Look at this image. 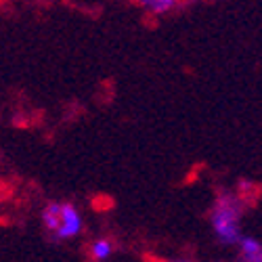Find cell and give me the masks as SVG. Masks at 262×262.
I'll list each match as a JSON object with an SVG mask.
<instances>
[{
    "label": "cell",
    "mask_w": 262,
    "mask_h": 262,
    "mask_svg": "<svg viewBox=\"0 0 262 262\" xmlns=\"http://www.w3.org/2000/svg\"><path fill=\"white\" fill-rule=\"evenodd\" d=\"M210 223L216 239L223 246H237L242 239V204L235 195H218L210 212Z\"/></svg>",
    "instance_id": "cell-1"
},
{
    "label": "cell",
    "mask_w": 262,
    "mask_h": 262,
    "mask_svg": "<svg viewBox=\"0 0 262 262\" xmlns=\"http://www.w3.org/2000/svg\"><path fill=\"white\" fill-rule=\"evenodd\" d=\"M42 225L53 242H68L82 233L84 218L74 204L51 202L42 210Z\"/></svg>",
    "instance_id": "cell-2"
},
{
    "label": "cell",
    "mask_w": 262,
    "mask_h": 262,
    "mask_svg": "<svg viewBox=\"0 0 262 262\" xmlns=\"http://www.w3.org/2000/svg\"><path fill=\"white\" fill-rule=\"evenodd\" d=\"M237 248L244 262H262V244L256 237L242 235V239L237 242Z\"/></svg>",
    "instance_id": "cell-3"
},
{
    "label": "cell",
    "mask_w": 262,
    "mask_h": 262,
    "mask_svg": "<svg viewBox=\"0 0 262 262\" xmlns=\"http://www.w3.org/2000/svg\"><path fill=\"white\" fill-rule=\"evenodd\" d=\"M114 244L109 239H97V242L91 244V256L95 262H107L114 256Z\"/></svg>",
    "instance_id": "cell-4"
},
{
    "label": "cell",
    "mask_w": 262,
    "mask_h": 262,
    "mask_svg": "<svg viewBox=\"0 0 262 262\" xmlns=\"http://www.w3.org/2000/svg\"><path fill=\"white\" fill-rule=\"evenodd\" d=\"M177 5L179 3H174V0H145V3H141L143 9H147L149 13H156V15L168 13V11H172Z\"/></svg>",
    "instance_id": "cell-5"
}]
</instances>
